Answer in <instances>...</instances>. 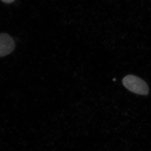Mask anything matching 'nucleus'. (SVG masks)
<instances>
[{"instance_id": "obj_1", "label": "nucleus", "mask_w": 151, "mask_h": 151, "mask_svg": "<svg viewBox=\"0 0 151 151\" xmlns=\"http://www.w3.org/2000/svg\"><path fill=\"white\" fill-rule=\"evenodd\" d=\"M122 83L124 86L132 92L142 95L148 93V86L146 83L137 76H127L123 78Z\"/></svg>"}, {"instance_id": "obj_2", "label": "nucleus", "mask_w": 151, "mask_h": 151, "mask_svg": "<svg viewBox=\"0 0 151 151\" xmlns=\"http://www.w3.org/2000/svg\"><path fill=\"white\" fill-rule=\"evenodd\" d=\"M14 40L9 34L0 33V57L10 54L14 50Z\"/></svg>"}, {"instance_id": "obj_3", "label": "nucleus", "mask_w": 151, "mask_h": 151, "mask_svg": "<svg viewBox=\"0 0 151 151\" xmlns=\"http://www.w3.org/2000/svg\"><path fill=\"white\" fill-rule=\"evenodd\" d=\"M1 1L6 4H10L13 3L15 0H1Z\"/></svg>"}]
</instances>
